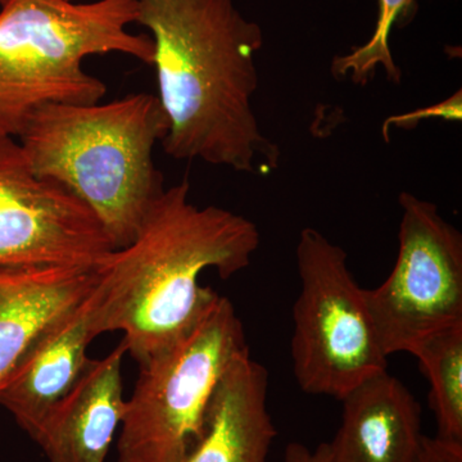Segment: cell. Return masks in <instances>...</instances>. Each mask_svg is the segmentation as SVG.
Returning <instances> with one entry per match:
<instances>
[{
	"label": "cell",
	"instance_id": "6da1fadb",
	"mask_svg": "<svg viewBox=\"0 0 462 462\" xmlns=\"http://www.w3.org/2000/svg\"><path fill=\"white\" fill-rule=\"evenodd\" d=\"M136 23L154 42L166 154L240 172L275 170L281 149L261 132L252 107L261 26L234 0H139Z\"/></svg>",
	"mask_w": 462,
	"mask_h": 462
},
{
	"label": "cell",
	"instance_id": "7a4b0ae2",
	"mask_svg": "<svg viewBox=\"0 0 462 462\" xmlns=\"http://www.w3.org/2000/svg\"><path fill=\"white\" fill-rule=\"evenodd\" d=\"M182 180L154 200L135 238L97 266L99 336L121 331L139 365L175 342L205 312L216 293L199 284L215 269L230 279L247 269L260 247V231L245 216L199 207Z\"/></svg>",
	"mask_w": 462,
	"mask_h": 462
},
{
	"label": "cell",
	"instance_id": "3957f363",
	"mask_svg": "<svg viewBox=\"0 0 462 462\" xmlns=\"http://www.w3.org/2000/svg\"><path fill=\"white\" fill-rule=\"evenodd\" d=\"M169 123L156 96L93 105H47L18 143L38 178L56 182L96 215L115 249L133 242L163 178L153 162Z\"/></svg>",
	"mask_w": 462,
	"mask_h": 462
},
{
	"label": "cell",
	"instance_id": "277c9868",
	"mask_svg": "<svg viewBox=\"0 0 462 462\" xmlns=\"http://www.w3.org/2000/svg\"><path fill=\"white\" fill-rule=\"evenodd\" d=\"M139 0H7L0 11V138H18L47 105H93L107 93L85 58L123 53L153 65L151 36L127 26Z\"/></svg>",
	"mask_w": 462,
	"mask_h": 462
},
{
	"label": "cell",
	"instance_id": "5b68a950",
	"mask_svg": "<svg viewBox=\"0 0 462 462\" xmlns=\"http://www.w3.org/2000/svg\"><path fill=\"white\" fill-rule=\"evenodd\" d=\"M249 351L245 327L217 296L175 342L139 365L117 440V462H182L202 436L216 387Z\"/></svg>",
	"mask_w": 462,
	"mask_h": 462
},
{
	"label": "cell",
	"instance_id": "8992f818",
	"mask_svg": "<svg viewBox=\"0 0 462 462\" xmlns=\"http://www.w3.org/2000/svg\"><path fill=\"white\" fill-rule=\"evenodd\" d=\"M296 254L300 291L291 340L294 376L305 393L340 401L365 379L388 370V356L345 249L306 227Z\"/></svg>",
	"mask_w": 462,
	"mask_h": 462
},
{
	"label": "cell",
	"instance_id": "52a82bcc",
	"mask_svg": "<svg viewBox=\"0 0 462 462\" xmlns=\"http://www.w3.org/2000/svg\"><path fill=\"white\" fill-rule=\"evenodd\" d=\"M398 256L382 285L364 289L374 329L388 356L410 352L433 331L462 324V236L438 206L400 194Z\"/></svg>",
	"mask_w": 462,
	"mask_h": 462
},
{
	"label": "cell",
	"instance_id": "ba28073f",
	"mask_svg": "<svg viewBox=\"0 0 462 462\" xmlns=\"http://www.w3.org/2000/svg\"><path fill=\"white\" fill-rule=\"evenodd\" d=\"M111 239L96 215L38 178L14 138H0V267H97Z\"/></svg>",
	"mask_w": 462,
	"mask_h": 462
},
{
	"label": "cell",
	"instance_id": "9c48e42d",
	"mask_svg": "<svg viewBox=\"0 0 462 462\" xmlns=\"http://www.w3.org/2000/svg\"><path fill=\"white\" fill-rule=\"evenodd\" d=\"M99 305L98 279L83 300L54 318L33 338L0 388V406L32 440L89 363L88 348L99 337Z\"/></svg>",
	"mask_w": 462,
	"mask_h": 462
},
{
	"label": "cell",
	"instance_id": "30bf717a",
	"mask_svg": "<svg viewBox=\"0 0 462 462\" xmlns=\"http://www.w3.org/2000/svg\"><path fill=\"white\" fill-rule=\"evenodd\" d=\"M123 340L102 358H90L71 391L53 407L36 437L48 462H106L123 422Z\"/></svg>",
	"mask_w": 462,
	"mask_h": 462
},
{
	"label": "cell",
	"instance_id": "8fae6325",
	"mask_svg": "<svg viewBox=\"0 0 462 462\" xmlns=\"http://www.w3.org/2000/svg\"><path fill=\"white\" fill-rule=\"evenodd\" d=\"M342 422L329 446L331 462H415L420 452L421 406L388 370L365 379L342 398Z\"/></svg>",
	"mask_w": 462,
	"mask_h": 462
},
{
	"label": "cell",
	"instance_id": "7c38bea8",
	"mask_svg": "<svg viewBox=\"0 0 462 462\" xmlns=\"http://www.w3.org/2000/svg\"><path fill=\"white\" fill-rule=\"evenodd\" d=\"M267 387L264 366L249 351L238 356L216 387L202 436L182 462H267L278 434Z\"/></svg>",
	"mask_w": 462,
	"mask_h": 462
},
{
	"label": "cell",
	"instance_id": "4fadbf2b",
	"mask_svg": "<svg viewBox=\"0 0 462 462\" xmlns=\"http://www.w3.org/2000/svg\"><path fill=\"white\" fill-rule=\"evenodd\" d=\"M98 279L97 267H0V388L33 338Z\"/></svg>",
	"mask_w": 462,
	"mask_h": 462
},
{
	"label": "cell",
	"instance_id": "5bb4252c",
	"mask_svg": "<svg viewBox=\"0 0 462 462\" xmlns=\"http://www.w3.org/2000/svg\"><path fill=\"white\" fill-rule=\"evenodd\" d=\"M409 354L430 379L437 437L462 443V324L428 334Z\"/></svg>",
	"mask_w": 462,
	"mask_h": 462
},
{
	"label": "cell",
	"instance_id": "9a60e30c",
	"mask_svg": "<svg viewBox=\"0 0 462 462\" xmlns=\"http://www.w3.org/2000/svg\"><path fill=\"white\" fill-rule=\"evenodd\" d=\"M416 0H378V23L372 38L343 56L334 58L331 71L336 76H349L355 84L366 85L376 69H385L392 83H400L401 69L394 62L389 36L401 16L410 11Z\"/></svg>",
	"mask_w": 462,
	"mask_h": 462
},
{
	"label": "cell",
	"instance_id": "2e32d148",
	"mask_svg": "<svg viewBox=\"0 0 462 462\" xmlns=\"http://www.w3.org/2000/svg\"><path fill=\"white\" fill-rule=\"evenodd\" d=\"M415 462H462V443L424 436Z\"/></svg>",
	"mask_w": 462,
	"mask_h": 462
},
{
	"label": "cell",
	"instance_id": "e0dca14e",
	"mask_svg": "<svg viewBox=\"0 0 462 462\" xmlns=\"http://www.w3.org/2000/svg\"><path fill=\"white\" fill-rule=\"evenodd\" d=\"M285 462H331L329 446L321 443L315 451L302 443L291 442L287 446Z\"/></svg>",
	"mask_w": 462,
	"mask_h": 462
},
{
	"label": "cell",
	"instance_id": "ac0fdd59",
	"mask_svg": "<svg viewBox=\"0 0 462 462\" xmlns=\"http://www.w3.org/2000/svg\"><path fill=\"white\" fill-rule=\"evenodd\" d=\"M7 2V0H0V7H2L5 3Z\"/></svg>",
	"mask_w": 462,
	"mask_h": 462
},
{
	"label": "cell",
	"instance_id": "d6986e66",
	"mask_svg": "<svg viewBox=\"0 0 462 462\" xmlns=\"http://www.w3.org/2000/svg\"><path fill=\"white\" fill-rule=\"evenodd\" d=\"M69 2H75V0H69Z\"/></svg>",
	"mask_w": 462,
	"mask_h": 462
}]
</instances>
